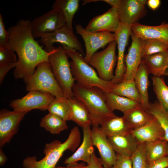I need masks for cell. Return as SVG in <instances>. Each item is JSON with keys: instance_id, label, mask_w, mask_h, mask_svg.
Instances as JSON below:
<instances>
[{"instance_id": "cell-1", "label": "cell", "mask_w": 168, "mask_h": 168, "mask_svg": "<svg viewBox=\"0 0 168 168\" xmlns=\"http://www.w3.org/2000/svg\"><path fill=\"white\" fill-rule=\"evenodd\" d=\"M9 38L8 47L16 52L18 56L17 64L13 74L16 79L29 78L40 63L49 62V56L57 48L51 52L46 51L35 40L31 26V21L21 19L16 25L7 30Z\"/></svg>"}, {"instance_id": "cell-2", "label": "cell", "mask_w": 168, "mask_h": 168, "mask_svg": "<svg viewBox=\"0 0 168 168\" xmlns=\"http://www.w3.org/2000/svg\"><path fill=\"white\" fill-rule=\"evenodd\" d=\"M76 126L71 130L67 139L63 142L55 140L46 143L43 150L45 156L39 161L35 156H29L23 160V168H55L56 165L65 151L74 152L80 142L81 134Z\"/></svg>"}, {"instance_id": "cell-3", "label": "cell", "mask_w": 168, "mask_h": 168, "mask_svg": "<svg viewBox=\"0 0 168 168\" xmlns=\"http://www.w3.org/2000/svg\"><path fill=\"white\" fill-rule=\"evenodd\" d=\"M72 91L74 96L86 107L92 127H99L108 118L115 115L107 106L105 92L100 88H85L75 83Z\"/></svg>"}, {"instance_id": "cell-4", "label": "cell", "mask_w": 168, "mask_h": 168, "mask_svg": "<svg viewBox=\"0 0 168 168\" xmlns=\"http://www.w3.org/2000/svg\"><path fill=\"white\" fill-rule=\"evenodd\" d=\"M72 60L69 62L72 74L79 86L85 88L97 87L104 92H110L112 85L110 82L101 79L95 71L85 60L84 57L75 50H65Z\"/></svg>"}, {"instance_id": "cell-5", "label": "cell", "mask_w": 168, "mask_h": 168, "mask_svg": "<svg viewBox=\"0 0 168 168\" xmlns=\"http://www.w3.org/2000/svg\"><path fill=\"white\" fill-rule=\"evenodd\" d=\"M24 82L26 90L29 92L39 91L49 93L56 98H66L54 76L49 62H43L38 64L32 76Z\"/></svg>"}, {"instance_id": "cell-6", "label": "cell", "mask_w": 168, "mask_h": 168, "mask_svg": "<svg viewBox=\"0 0 168 168\" xmlns=\"http://www.w3.org/2000/svg\"><path fill=\"white\" fill-rule=\"evenodd\" d=\"M68 58L64 49L59 45L48 59L54 76L67 99L74 96L72 88L75 81L71 72Z\"/></svg>"}, {"instance_id": "cell-7", "label": "cell", "mask_w": 168, "mask_h": 168, "mask_svg": "<svg viewBox=\"0 0 168 168\" xmlns=\"http://www.w3.org/2000/svg\"><path fill=\"white\" fill-rule=\"evenodd\" d=\"M35 39L40 38L38 42L44 46V49L51 52L55 48L53 44L58 43L65 50H75L83 56L85 54L82 45L75 35L66 25L57 30L51 33L33 34Z\"/></svg>"}, {"instance_id": "cell-8", "label": "cell", "mask_w": 168, "mask_h": 168, "mask_svg": "<svg viewBox=\"0 0 168 168\" xmlns=\"http://www.w3.org/2000/svg\"><path fill=\"white\" fill-rule=\"evenodd\" d=\"M116 45V41L111 42L104 50L95 52L88 63L96 69L99 77L103 80L110 82L114 77V69L117 60Z\"/></svg>"}, {"instance_id": "cell-9", "label": "cell", "mask_w": 168, "mask_h": 168, "mask_svg": "<svg viewBox=\"0 0 168 168\" xmlns=\"http://www.w3.org/2000/svg\"><path fill=\"white\" fill-rule=\"evenodd\" d=\"M55 98L49 93L31 91L21 98L11 101L9 105L14 110L17 112L28 113L33 109L45 111Z\"/></svg>"}, {"instance_id": "cell-10", "label": "cell", "mask_w": 168, "mask_h": 168, "mask_svg": "<svg viewBox=\"0 0 168 168\" xmlns=\"http://www.w3.org/2000/svg\"><path fill=\"white\" fill-rule=\"evenodd\" d=\"M77 34L82 37L85 44V61L88 63L92 56L101 48L115 41L114 33L108 32H92L86 30L80 24L75 26Z\"/></svg>"}, {"instance_id": "cell-11", "label": "cell", "mask_w": 168, "mask_h": 168, "mask_svg": "<svg viewBox=\"0 0 168 168\" xmlns=\"http://www.w3.org/2000/svg\"><path fill=\"white\" fill-rule=\"evenodd\" d=\"M27 112L10 111L2 109L0 111V147L9 143L17 134L21 121Z\"/></svg>"}, {"instance_id": "cell-12", "label": "cell", "mask_w": 168, "mask_h": 168, "mask_svg": "<svg viewBox=\"0 0 168 168\" xmlns=\"http://www.w3.org/2000/svg\"><path fill=\"white\" fill-rule=\"evenodd\" d=\"M131 26L120 22L119 28L114 33L117 45L118 54L116 67L113 79L110 81L113 84L122 81L126 70L124 62V52L128 39L132 33Z\"/></svg>"}, {"instance_id": "cell-13", "label": "cell", "mask_w": 168, "mask_h": 168, "mask_svg": "<svg viewBox=\"0 0 168 168\" xmlns=\"http://www.w3.org/2000/svg\"><path fill=\"white\" fill-rule=\"evenodd\" d=\"M147 0H121L117 8L120 22L130 26L138 23L147 13Z\"/></svg>"}, {"instance_id": "cell-14", "label": "cell", "mask_w": 168, "mask_h": 168, "mask_svg": "<svg viewBox=\"0 0 168 168\" xmlns=\"http://www.w3.org/2000/svg\"><path fill=\"white\" fill-rule=\"evenodd\" d=\"M131 37L132 42L128 54L125 55L124 62L126 70L122 81L134 79V77L142 62V52L145 40L132 32Z\"/></svg>"}, {"instance_id": "cell-15", "label": "cell", "mask_w": 168, "mask_h": 168, "mask_svg": "<svg viewBox=\"0 0 168 168\" xmlns=\"http://www.w3.org/2000/svg\"><path fill=\"white\" fill-rule=\"evenodd\" d=\"M66 25L60 13L53 8L31 21L33 34L53 32Z\"/></svg>"}, {"instance_id": "cell-16", "label": "cell", "mask_w": 168, "mask_h": 168, "mask_svg": "<svg viewBox=\"0 0 168 168\" xmlns=\"http://www.w3.org/2000/svg\"><path fill=\"white\" fill-rule=\"evenodd\" d=\"M91 132L93 144L98 150L103 166L105 168H112L115 162L117 154L107 136L100 127H93Z\"/></svg>"}, {"instance_id": "cell-17", "label": "cell", "mask_w": 168, "mask_h": 168, "mask_svg": "<svg viewBox=\"0 0 168 168\" xmlns=\"http://www.w3.org/2000/svg\"><path fill=\"white\" fill-rule=\"evenodd\" d=\"M120 21L117 8L111 7L101 15L96 16L89 22L85 29L92 32H108L114 33Z\"/></svg>"}, {"instance_id": "cell-18", "label": "cell", "mask_w": 168, "mask_h": 168, "mask_svg": "<svg viewBox=\"0 0 168 168\" xmlns=\"http://www.w3.org/2000/svg\"><path fill=\"white\" fill-rule=\"evenodd\" d=\"M91 125L82 128L83 140L81 144L71 156L65 159L64 163L66 165L82 161L89 163L91 156L94 152L92 138Z\"/></svg>"}, {"instance_id": "cell-19", "label": "cell", "mask_w": 168, "mask_h": 168, "mask_svg": "<svg viewBox=\"0 0 168 168\" xmlns=\"http://www.w3.org/2000/svg\"><path fill=\"white\" fill-rule=\"evenodd\" d=\"M131 27L132 32L144 40L157 39L168 43V23L164 21L158 26H150L138 22L132 25Z\"/></svg>"}, {"instance_id": "cell-20", "label": "cell", "mask_w": 168, "mask_h": 168, "mask_svg": "<svg viewBox=\"0 0 168 168\" xmlns=\"http://www.w3.org/2000/svg\"><path fill=\"white\" fill-rule=\"evenodd\" d=\"M107 138L115 152L130 158L136 150L139 143L131 132Z\"/></svg>"}, {"instance_id": "cell-21", "label": "cell", "mask_w": 168, "mask_h": 168, "mask_svg": "<svg viewBox=\"0 0 168 168\" xmlns=\"http://www.w3.org/2000/svg\"><path fill=\"white\" fill-rule=\"evenodd\" d=\"M153 117L147 124L131 131V133L139 143L163 140L164 131L157 120Z\"/></svg>"}, {"instance_id": "cell-22", "label": "cell", "mask_w": 168, "mask_h": 168, "mask_svg": "<svg viewBox=\"0 0 168 168\" xmlns=\"http://www.w3.org/2000/svg\"><path fill=\"white\" fill-rule=\"evenodd\" d=\"M149 74L145 65L141 62L134 77L136 87L141 97V105L146 111L150 105L148 92L150 84Z\"/></svg>"}, {"instance_id": "cell-23", "label": "cell", "mask_w": 168, "mask_h": 168, "mask_svg": "<svg viewBox=\"0 0 168 168\" xmlns=\"http://www.w3.org/2000/svg\"><path fill=\"white\" fill-rule=\"evenodd\" d=\"M68 100L70 109V120L82 128L91 125L90 115L84 104L74 96Z\"/></svg>"}, {"instance_id": "cell-24", "label": "cell", "mask_w": 168, "mask_h": 168, "mask_svg": "<svg viewBox=\"0 0 168 168\" xmlns=\"http://www.w3.org/2000/svg\"><path fill=\"white\" fill-rule=\"evenodd\" d=\"M142 62L149 74L154 76L160 77L164 75L168 63V50L143 57Z\"/></svg>"}, {"instance_id": "cell-25", "label": "cell", "mask_w": 168, "mask_h": 168, "mask_svg": "<svg viewBox=\"0 0 168 168\" xmlns=\"http://www.w3.org/2000/svg\"><path fill=\"white\" fill-rule=\"evenodd\" d=\"M123 117L132 130L139 128L149 122L153 118L141 104L124 113Z\"/></svg>"}, {"instance_id": "cell-26", "label": "cell", "mask_w": 168, "mask_h": 168, "mask_svg": "<svg viewBox=\"0 0 168 168\" xmlns=\"http://www.w3.org/2000/svg\"><path fill=\"white\" fill-rule=\"evenodd\" d=\"M100 127L107 137L125 134L131 132L124 118L114 115L106 119Z\"/></svg>"}, {"instance_id": "cell-27", "label": "cell", "mask_w": 168, "mask_h": 168, "mask_svg": "<svg viewBox=\"0 0 168 168\" xmlns=\"http://www.w3.org/2000/svg\"><path fill=\"white\" fill-rule=\"evenodd\" d=\"M80 1L79 0H56L52 6L53 9L60 13L66 25L72 31V20L75 14L78 9Z\"/></svg>"}, {"instance_id": "cell-28", "label": "cell", "mask_w": 168, "mask_h": 168, "mask_svg": "<svg viewBox=\"0 0 168 168\" xmlns=\"http://www.w3.org/2000/svg\"><path fill=\"white\" fill-rule=\"evenodd\" d=\"M104 92L107 106L112 112L117 110L123 113L141 104L137 101L110 92Z\"/></svg>"}, {"instance_id": "cell-29", "label": "cell", "mask_w": 168, "mask_h": 168, "mask_svg": "<svg viewBox=\"0 0 168 168\" xmlns=\"http://www.w3.org/2000/svg\"><path fill=\"white\" fill-rule=\"evenodd\" d=\"M110 92L133 100L141 104V97L134 79L122 81L117 84H112Z\"/></svg>"}, {"instance_id": "cell-30", "label": "cell", "mask_w": 168, "mask_h": 168, "mask_svg": "<svg viewBox=\"0 0 168 168\" xmlns=\"http://www.w3.org/2000/svg\"><path fill=\"white\" fill-rule=\"evenodd\" d=\"M168 142L163 140L145 142L146 157L148 164L167 156Z\"/></svg>"}, {"instance_id": "cell-31", "label": "cell", "mask_w": 168, "mask_h": 168, "mask_svg": "<svg viewBox=\"0 0 168 168\" xmlns=\"http://www.w3.org/2000/svg\"><path fill=\"white\" fill-rule=\"evenodd\" d=\"M40 125L53 134H59L68 128L66 121L57 115L49 113L41 119Z\"/></svg>"}, {"instance_id": "cell-32", "label": "cell", "mask_w": 168, "mask_h": 168, "mask_svg": "<svg viewBox=\"0 0 168 168\" xmlns=\"http://www.w3.org/2000/svg\"><path fill=\"white\" fill-rule=\"evenodd\" d=\"M146 111L157 120L164 132L163 140L168 142V113L158 102L150 103L149 107Z\"/></svg>"}, {"instance_id": "cell-33", "label": "cell", "mask_w": 168, "mask_h": 168, "mask_svg": "<svg viewBox=\"0 0 168 168\" xmlns=\"http://www.w3.org/2000/svg\"><path fill=\"white\" fill-rule=\"evenodd\" d=\"M47 110L49 113L57 115L66 121L70 120V107L66 98H55L49 105Z\"/></svg>"}, {"instance_id": "cell-34", "label": "cell", "mask_w": 168, "mask_h": 168, "mask_svg": "<svg viewBox=\"0 0 168 168\" xmlns=\"http://www.w3.org/2000/svg\"><path fill=\"white\" fill-rule=\"evenodd\" d=\"M153 89L158 102L168 113V86L164 79L160 77H152Z\"/></svg>"}, {"instance_id": "cell-35", "label": "cell", "mask_w": 168, "mask_h": 168, "mask_svg": "<svg viewBox=\"0 0 168 168\" xmlns=\"http://www.w3.org/2000/svg\"><path fill=\"white\" fill-rule=\"evenodd\" d=\"M145 40L142 52V57L149 56L168 50V43L154 39Z\"/></svg>"}, {"instance_id": "cell-36", "label": "cell", "mask_w": 168, "mask_h": 168, "mask_svg": "<svg viewBox=\"0 0 168 168\" xmlns=\"http://www.w3.org/2000/svg\"><path fill=\"white\" fill-rule=\"evenodd\" d=\"M130 159L132 168H147L148 164L146 157L145 142L139 143L136 150Z\"/></svg>"}, {"instance_id": "cell-37", "label": "cell", "mask_w": 168, "mask_h": 168, "mask_svg": "<svg viewBox=\"0 0 168 168\" xmlns=\"http://www.w3.org/2000/svg\"><path fill=\"white\" fill-rule=\"evenodd\" d=\"M15 52L7 47H0V66L17 62Z\"/></svg>"}, {"instance_id": "cell-38", "label": "cell", "mask_w": 168, "mask_h": 168, "mask_svg": "<svg viewBox=\"0 0 168 168\" xmlns=\"http://www.w3.org/2000/svg\"><path fill=\"white\" fill-rule=\"evenodd\" d=\"M9 35L5 28L3 18L0 14V47L8 46Z\"/></svg>"}, {"instance_id": "cell-39", "label": "cell", "mask_w": 168, "mask_h": 168, "mask_svg": "<svg viewBox=\"0 0 168 168\" xmlns=\"http://www.w3.org/2000/svg\"><path fill=\"white\" fill-rule=\"evenodd\" d=\"M112 168H132L130 158L117 154L115 162Z\"/></svg>"}, {"instance_id": "cell-40", "label": "cell", "mask_w": 168, "mask_h": 168, "mask_svg": "<svg viewBox=\"0 0 168 168\" xmlns=\"http://www.w3.org/2000/svg\"><path fill=\"white\" fill-rule=\"evenodd\" d=\"M168 167V156L153 161L148 164L147 168H166Z\"/></svg>"}, {"instance_id": "cell-41", "label": "cell", "mask_w": 168, "mask_h": 168, "mask_svg": "<svg viewBox=\"0 0 168 168\" xmlns=\"http://www.w3.org/2000/svg\"><path fill=\"white\" fill-rule=\"evenodd\" d=\"M86 168H105L100 158L97 157L94 152L92 154L90 162L87 164Z\"/></svg>"}, {"instance_id": "cell-42", "label": "cell", "mask_w": 168, "mask_h": 168, "mask_svg": "<svg viewBox=\"0 0 168 168\" xmlns=\"http://www.w3.org/2000/svg\"><path fill=\"white\" fill-rule=\"evenodd\" d=\"M17 64V62L7 65L0 66V84L3 82L5 77L9 71L11 69L15 68Z\"/></svg>"}, {"instance_id": "cell-43", "label": "cell", "mask_w": 168, "mask_h": 168, "mask_svg": "<svg viewBox=\"0 0 168 168\" xmlns=\"http://www.w3.org/2000/svg\"><path fill=\"white\" fill-rule=\"evenodd\" d=\"M86 166L83 162H77L67 165L66 166H57L55 168H86Z\"/></svg>"}, {"instance_id": "cell-44", "label": "cell", "mask_w": 168, "mask_h": 168, "mask_svg": "<svg viewBox=\"0 0 168 168\" xmlns=\"http://www.w3.org/2000/svg\"><path fill=\"white\" fill-rule=\"evenodd\" d=\"M147 4L148 6L152 9L155 10L159 7L161 4L160 0H148Z\"/></svg>"}, {"instance_id": "cell-45", "label": "cell", "mask_w": 168, "mask_h": 168, "mask_svg": "<svg viewBox=\"0 0 168 168\" xmlns=\"http://www.w3.org/2000/svg\"><path fill=\"white\" fill-rule=\"evenodd\" d=\"M101 1L105 2L110 5L111 7L118 8L119 7L121 0H102Z\"/></svg>"}, {"instance_id": "cell-46", "label": "cell", "mask_w": 168, "mask_h": 168, "mask_svg": "<svg viewBox=\"0 0 168 168\" xmlns=\"http://www.w3.org/2000/svg\"><path fill=\"white\" fill-rule=\"evenodd\" d=\"M7 160V157L3 152L2 148L0 149V166L3 165Z\"/></svg>"}, {"instance_id": "cell-47", "label": "cell", "mask_w": 168, "mask_h": 168, "mask_svg": "<svg viewBox=\"0 0 168 168\" xmlns=\"http://www.w3.org/2000/svg\"><path fill=\"white\" fill-rule=\"evenodd\" d=\"M164 75L168 76V63L165 69Z\"/></svg>"}, {"instance_id": "cell-48", "label": "cell", "mask_w": 168, "mask_h": 168, "mask_svg": "<svg viewBox=\"0 0 168 168\" xmlns=\"http://www.w3.org/2000/svg\"><path fill=\"white\" fill-rule=\"evenodd\" d=\"M166 152H167V156H168V143L167 144V147Z\"/></svg>"}, {"instance_id": "cell-49", "label": "cell", "mask_w": 168, "mask_h": 168, "mask_svg": "<svg viewBox=\"0 0 168 168\" xmlns=\"http://www.w3.org/2000/svg\"><path fill=\"white\" fill-rule=\"evenodd\" d=\"M166 168H168V167H166Z\"/></svg>"}]
</instances>
